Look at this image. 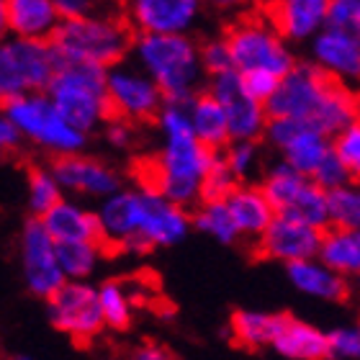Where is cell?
<instances>
[{"label":"cell","mask_w":360,"mask_h":360,"mask_svg":"<svg viewBox=\"0 0 360 360\" xmlns=\"http://www.w3.org/2000/svg\"><path fill=\"white\" fill-rule=\"evenodd\" d=\"M206 90L224 108L232 142H257L260 136H265V127L270 121L268 108L250 96L237 70L211 77L206 83Z\"/></svg>","instance_id":"10"},{"label":"cell","mask_w":360,"mask_h":360,"mask_svg":"<svg viewBox=\"0 0 360 360\" xmlns=\"http://www.w3.org/2000/svg\"><path fill=\"white\" fill-rule=\"evenodd\" d=\"M131 62L160 85L167 103L191 105L209 83L201 44L188 34H139L131 46Z\"/></svg>","instance_id":"1"},{"label":"cell","mask_w":360,"mask_h":360,"mask_svg":"<svg viewBox=\"0 0 360 360\" xmlns=\"http://www.w3.org/2000/svg\"><path fill=\"white\" fill-rule=\"evenodd\" d=\"M21 255L29 291L49 301L65 285V273L57 263V242L46 232L41 219H26L21 234Z\"/></svg>","instance_id":"11"},{"label":"cell","mask_w":360,"mask_h":360,"mask_svg":"<svg viewBox=\"0 0 360 360\" xmlns=\"http://www.w3.org/2000/svg\"><path fill=\"white\" fill-rule=\"evenodd\" d=\"M224 37L232 49L234 70L240 75L268 70L278 77H285L299 62L291 52V44L263 15H242L226 26Z\"/></svg>","instance_id":"5"},{"label":"cell","mask_w":360,"mask_h":360,"mask_svg":"<svg viewBox=\"0 0 360 360\" xmlns=\"http://www.w3.org/2000/svg\"><path fill=\"white\" fill-rule=\"evenodd\" d=\"M335 83L338 80H332L311 60H299L296 68L281 80L276 96L265 103L268 116L270 119H296L311 124V119L322 108L324 98Z\"/></svg>","instance_id":"7"},{"label":"cell","mask_w":360,"mask_h":360,"mask_svg":"<svg viewBox=\"0 0 360 360\" xmlns=\"http://www.w3.org/2000/svg\"><path fill=\"white\" fill-rule=\"evenodd\" d=\"M309 60L332 80L353 90L360 88V34L324 29L309 41Z\"/></svg>","instance_id":"14"},{"label":"cell","mask_w":360,"mask_h":360,"mask_svg":"<svg viewBox=\"0 0 360 360\" xmlns=\"http://www.w3.org/2000/svg\"><path fill=\"white\" fill-rule=\"evenodd\" d=\"M98 255L101 252L93 245H85V242H57V263H60L65 276H88L96 265Z\"/></svg>","instance_id":"31"},{"label":"cell","mask_w":360,"mask_h":360,"mask_svg":"<svg viewBox=\"0 0 360 360\" xmlns=\"http://www.w3.org/2000/svg\"><path fill=\"white\" fill-rule=\"evenodd\" d=\"M330 0H265L268 18L288 44H307L327 29Z\"/></svg>","instance_id":"15"},{"label":"cell","mask_w":360,"mask_h":360,"mask_svg":"<svg viewBox=\"0 0 360 360\" xmlns=\"http://www.w3.org/2000/svg\"><path fill=\"white\" fill-rule=\"evenodd\" d=\"M26 180H29V206L31 214L37 219H44L54 206H60L62 198V186L52 175L49 167L41 165H29L26 167Z\"/></svg>","instance_id":"27"},{"label":"cell","mask_w":360,"mask_h":360,"mask_svg":"<svg viewBox=\"0 0 360 360\" xmlns=\"http://www.w3.org/2000/svg\"><path fill=\"white\" fill-rule=\"evenodd\" d=\"M224 158L229 162V167H232V173L237 175V180L245 183V178L255 170L260 147H257V142H232L224 150Z\"/></svg>","instance_id":"35"},{"label":"cell","mask_w":360,"mask_h":360,"mask_svg":"<svg viewBox=\"0 0 360 360\" xmlns=\"http://www.w3.org/2000/svg\"><path fill=\"white\" fill-rule=\"evenodd\" d=\"M240 186L242 183L237 180V175L232 173V167H229V162H226V158H224V152H217L214 162H211L206 175H203L201 203L226 201Z\"/></svg>","instance_id":"28"},{"label":"cell","mask_w":360,"mask_h":360,"mask_svg":"<svg viewBox=\"0 0 360 360\" xmlns=\"http://www.w3.org/2000/svg\"><path fill=\"white\" fill-rule=\"evenodd\" d=\"M332 147L338 152V158L345 162V167L353 175V183H360V121L345 129L340 136L332 139Z\"/></svg>","instance_id":"33"},{"label":"cell","mask_w":360,"mask_h":360,"mask_svg":"<svg viewBox=\"0 0 360 360\" xmlns=\"http://www.w3.org/2000/svg\"><path fill=\"white\" fill-rule=\"evenodd\" d=\"M3 116L13 121L31 144L52 152V158L77 155V152H83L85 142H88V134L68 124L46 93H34V96L8 101L3 103Z\"/></svg>","instance_id":"6"},{"label":"cell","mask_w":360,"mask_h":360,"mask_svg":"<svg viewBox=\"0 0 360 360\" xmlns=\"http://www.w3.org/2000/svg\"><path fill=\"white\" fill-rule=\"evenodd\" d=\"M108 103L113 119L144 124L158 121L167 101L160 85L139 65L127 60L108 70Z\"/></svg>","instance_id":"8"},{"label":"cell","mask_w":360,"mask_h":360,"mask_svg":"<svg viewBox=\"0 0 360 360\" xmlns=\"http://www.w3.org/2000/svg\"><path fill=\"white\" fill-rule=\"evenodd\" d=\"M283 358L291 360H330L335 358L330 347V335L319 332L311 324L301 322L296 316L288 314L283 330L278 335L273 345Z\"/></svg>","instance_id":"20"},{"label":"cell","mask_w":360,"mask_h":360,"mask_svg":"<svg viewBox=\"0 0 360 360\" xmlns=\"http://www.w3.org/2000/svg\"><path fill=\"white\" fill-rule=\"evenodd\" d=\"M54 6H57V11H60L62 21H75V18L93 15L96 0H54Z\"/></svg>","instance_id":"42"},{"label":"cell","mask_w":360,"mask_h":360,"mask_svg":"<svg viewBox=\"0 0 360 360\" xmlns=\"http://www.w3.org/2000/svg\"><path fill=\"white\" fill-rule=\"evenodd\" d=\"M103 134H105V142L111 144V147L127 150V147L134 144V124L124 119H111L103 127Z\"/></svg>","instance_id":"40"},{"label":"cell","mask_w":360,"mask_h":360,"mask_svg":"<svg viewBox=\"0 0 360 360\" xmlns=\"http://www.w3.org/2000/svg\"><path fill=\"white\" fill-rule=\"evenodd\" d=\"M332 226L360 232V183L345 186L330 193Z\"/></svg>","instance_id":"30"},{"label":"cell","mask_w":360,"mask_h":360,"mask_svg":"<svg viewBox=\"0 0 360 360\" xmlns=\"http://www.w3.org/2000/svg\"><path fill=\"white\" fill-rule=\"evenodd\" d=\"M49 170L62 188L83 195H113L121 191V178L111 165L88 155H62L49 160Z\"/></svg>","instance_id":"16"},{"label":"cell","mask_w":360,"mask_h":360,"mask_svg":"<svg viewBox=\"0 0 360 360\" xmlns=\"http://www.w3.org/2000/svg\"><path fill=\"white\" fill-rule=\"evenodd\" d=\"M46 96L52 98L65 121L83 134H90L101 124L105 127L113 119L108 103V70L98 65L70 62L60 57V70Z\"/></svg>","instance_id":"3"},{"label":"cell","mask_w":360,"mask_h":360,"mask_svg":"<svg viewBox=\"0 0 360 360\" xmlns=\"http://www.w3.org/2000/svg\"><path fill=\"white\" fill-rule=\"evenodd\" d=\"M191 111V121H193V131L198 136V142L206 150L224 152L232 144V134H229V121L217 98L211 96L209 90H203L191 101L188 105Z\"/></svg>","instance_id":"21"},{"label":"cell","mask_w":360,"mask_h":360,"mask_svg":"<svg viewBox=\"0 0 360 360\" xmlns=\"http://www.w3.org/2000/svg\"><path fill=\"white\" fill-rule=\"evenodd\" d=\"M327 29L360 34V3L358 0H330Z\"/></svg>","instance_id":"36"},{"label":"cell","mask_w":360,"mask_h":360,"mask_svg":"<svg viewBox=\"0 0 360 360\" xmlns=\"http://www.w3.org/2000/svg\"><path fill=\"white\" fill-rule=\"evenodd\" d=\"M319 257H322V265H327L340 276L360 273V232L340 229V226L324 229Z\"/></svg>","instance_id":"23"},{"label":"cell","mask_w":360,"mask_h":360,"mask_svg":"<svg viewBox=\"0 0 360 360\" xmlns=\"http://www.w3.org/2000/svg\"><path fill=\"white\" fill-rule=\"evenodd\" d=\"M113 3H116V6H119V8H121V0H113Z\"/></svg>","instance_id":"46"},{"label":"cell","mask_w":360,"mask_h":360,"mask_svg":"<svg viewBox=\"0 0 360 360\" xmlns=\"http://www.w3.org/2000/svg\"><path fill=\"white\" fill-rule=\"evenodd\" d=\"M307 175H301L299 170H293L288 162H278L265 173V178L260 180V188L263 193L268 195L270 206L276 209V214H285L291 209L296 198L304 193V188L309 186Z\"/></svg>","instance_id":"24"},{"label":"cell","mask_w":360,"mask_h":360,"mask_svg":"<svg viewBox=\"0 0 360 360\" xmlns=\"http://www.w3.org/2000/svg\"><path fill=\"white\" fill-rule=\"evenodd\" d=\"M330 347L335 358H360V327L330 332Z\"/></svg>","instance_id":"39"},{"label":"cell","mask_w":360,"mask_h":360,"mask_svg":"<svg viewBox=\"0 0 360 360\" xmlns=\"http://www.w3.org/2000/svg\"><path fill=\"white\" fill-rule=\"evenodd\" d=\"M203 3L217 8V11H240V8H245L252 0H203Z\"/></svg>","instance_id":"44"},{"label":"cell","mask_w":360,"mask_h":360,"mask_svg":"<svg viewBox=\"0 0 360 360\" xmlns=\"http://www.w3.org/2000/svg\"><path fill=\"white\" fill-rule=\"evenodd\" d=\"M134 39L136 34L121 13H93L75 21H62L54 31L52 44L62 60L111 70L131 57Z\"/></svg>","instance_id":"2"},{"label":"cell","mask_w":360,"mask_h":360,"mask_svg":"<svg viewBox=\"0 0 360 360\" xmlns=\"http://www.w3.org/2000/svg\"><path fill=\"white\" fill-rule=\"evenodd\" d=\"M131 360H178V355L170 350V347L160 345V342H142L139 347H134Z\"/></svg>","instance_id":"43"},{"label":"cell","mask_w":360,"mask_h":360,"mask_svg":"<svg viewBox=\"0 0 360 360\" xmlns=\"http://www.w3.org/2000/svg\"><path fill=\"white\" fill-rule=\"evenodd\" d=\"M60 54L52 41L8 39L0 46V98L3 103L52 88Z\"/></svg>","instance_id":"4"},{"label":"cell","mask_w":360,"mask_h":360,"mask_svg":"<svg viewBox=\"0 0 360 360\" xmlns=\"http://www.w3.org/2000/svg\"><path fill=\"white\" fill-rule=\"evenodd\" d=\"M285 270L296 283V288L311 293V296L338 301V304H347L353 296L350 283L327 265H316L311 260H296V263H285Z\"/></svg>","instance_id":"22"},{"label":"cell","mask_w":360,"mask_h":360,"mask_svg":"<svg viewBox=\"0 0 360 360\" xmlns=\"http://www.w3.org/2000/svg\"><path fill=\"white\" fill-rule=\"evenodd\" d=\"M330 152H332V139H327L324 134H319V131H314V129L309 127L281 155H283V162H288L293 170H299L307 178H314L316 170L322 167V162L327 160Z\"/></svg>","instance_id":"25"},{"label":"cell","mask_w":360,"mask_h":360,"mask_svg":"<svg viewBox=\"0 0 360 360\" xmlns=\"http://www.w3.org/2000/svg\"><path fill=\"white\" fill-rule=\"evenodd\" d=\"M288 314H260V311H232L229 316V342L242 353H260L263 347L276 345Z\"/></svg>","instance_id":"18"},{"label":"cell","mask_w":360,"mask_h":360,"mask_svg":"<svg viewBox=\"0 0 360 360\" xmlns=\"http://www.w3.org/2000/svg\"><path fill=\"white\" fill-rule=\"evenodd\" d=\"M283 77H278L276 72H268V70H255V72H245L242 75V83L248 88V93L260 103H268L270 98L276 96L278 85H281Z\"/></svg>","instance_id":"38"},{"label":"cell","mask_w":360,"mask_h":360,"mask_svg":"<svg viewBox=\"0 0 360 360\" xmlns=\"http://www.w3.org/2000/svg\"><path fill=\"white\" fill-rule=\"evenodd\" d=\"M0 18L13 39L34 41H52L62 23L54 0H0Z\"/></svg>","instance_id":"17"},{"label":"cell","mask_w":360,"mask_h":360,"mask_svg":"<svg viewBox=\"0 0 360 360\" xmlns=\"http://www.w3.org/2000/svg\"><path fill=\"white\" fill-rule=\"evenodd\" d=\"M203 11V0H121V15L139 34H188Z\"/></svg>","instance_id":"12"},{"label":"cell","mask_w":360,"mask_h":360,"mask_svg":"<svg viewBox=\"0 0 360 360\" xmlns=\"http://www.w3.org/2000/svg\"><path fill=\"white\" fill-rule=\"evenodd\" d=\"M358 3H360V0H358Z\"/></svg>","instance_id":"47"},{"label":"cell","mask_w":360,"mask_h":360,"mask_svg":"<svg viewBox=\"0 0 360 360\" xmlns=\"http://www.w3.org/2000/svg\"><path fill=\"white\" fill-rule=\"evenodd\" d=\"M8 360H29V358H8Z\"/></svg>","instance_id":"45"},{"label":"cell","mask_w":360,"mask_h":360,"mask_svg":"<svg viewBox=\"0 0 360 360\" xmlns=\"http://www.w3.org/2000/svg\"><path fill=\"white\" fill-rule=\"evenodd\" d=\"M49 319H52L54 330L70 335L80 347L90 345L105 324L101 293L88 285L65 283L49 299Z\"/></svg>","instance_id":"9"},{"label":"cell","mask_w":360,"mask_h":360,"mask_svg":"<svg viewBox=\"0 0 360 360\" xmlns=\"http://www.w3.org/2000/svg\"><path fill=\"white\" fill-rule=\"evenodd\" d=\"M226 206L232 211V217H234V221H237V229H240L242 237H255V240H260V237L268 232V226L273 224V219L278 217L276 209L270 206L268 195L263 193V188L252 186V183H242V186L226 198Z\"/></svg>","instance_id":"19"},{"label":"cell","mask_w":360,"mask_h":360,"mask_svg":"<svg viewBox=\"0 0 360 360\" xmlns=\"http://www.w3.org/2000/svg\"><path fill=\"white\" fill-rule=\"evenodd\" d=\"M98 293H101V307H103L105 324L116 332H127L131 327V301H129L127 291L121 288L119 278L105 281Z\"/></svg>","instance_id":"29"},{"label":"cell","mask_w":360,"mask_h":360,"mask_svg":"<svg viewBox=\"0 0 360 360\" xmlns=\"http://www.w3.org/2000/svg\"><path fill=\"white\" fill-rule=\"evenodd\" d=\"M201 65L209 80L217 75H224V72H232L234 60L224 34L221 37H209L206 41H201Z\"/></svg>","instance_id":"32"},{"label":"cell","mask_w":360,"mask_h":360,"mask_svg":"<svg viewBox=\"0 0 360 360\" xmlns=\"http://www.w3.org/2000/svg\"><path fill=\"white\" fill-rule=\"evenodd\" d=\"M23 142H26V136L21 134V129L15 127L11 119H0V147H3V152L6 155H18L23 147Z\"/></svg>","instance_id":"41"},{"label":"cell","mask_w":360,"mask_h":360,"mask_svg":"<svg viewBox=\"0 0 360 360\" xmlns=\"http://www.w3.org/2000/svg\"><path fill=\"white\" fill-rule=\"evenodd\" d=\"M324 232L314 226L296 221L288 217H276L268 232L255 242V248L250 250L255 260H285V263H296V260H309L311 255L319 252L322 248Z\"/></svg>","instance_id":"13"},{"label":"cell","mask_w":360,"mask_h":360,"mask_svg":"<svg viewBox=\"0 0 360 360\" xmlns=\"http://www.w3.org/2000/svg\"><path fill=\"white\" fill-rule=\"evenodd\" d=\"M309 129L307 121H296V119H270L268 127H265V142L270 147H276L278 152H283L288 144L296 139L299 134H304Z\"/></svg>","instance_id":"37"},{"label":"cell","mask_w":360,"mask_h":360,"mask_svg":"<svg viewBox=\"0 0 360 360\" xmlns=\"http://www.w3.org/2000/svg\"><path fill=\"white\" fill-rule=\"evenodd\" d=\"M191 221H193L195 229L217 237L219 242L224 245H234L242 234L237 229V221H234L232 211L226 206V201H214V203H198L191 214Z\"/></svg>","instance_id":"26"},{"label":"cell","mask_w":360,"mask_h":360,"mask_svg":"<svg viewBox=\"0 0 360 360\" xmlns=\"http://www.w3.org/2000/svg\"><path fill=\"white\" fill-rule=\"evenodd\" d=\"M311 180H314L319 188H324L327 193L340 191V188H345V186H353V175H350V170L345 167V162L338 158L335 147H332V152L327 155V160H324L322 167L316 170V175Z\"/></svg>","instance_id":"34"}]
</instances>
